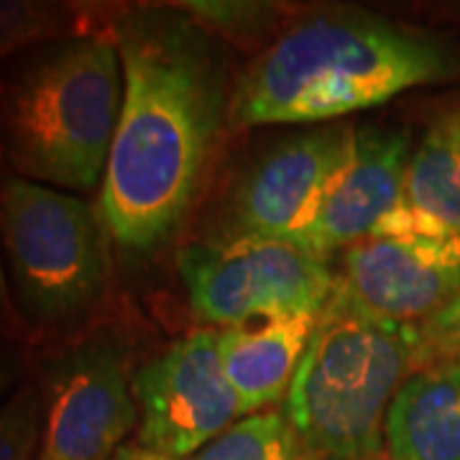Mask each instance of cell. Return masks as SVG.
<instances>
[{
  "mask_svg": "<svg viewBox=\"0 0 460 460\" xmlns=\"http://www.w3.org/2000/svg\"><path fill=\"white\" fill-rule=\"evenodd\" d=\"M44 425L36 460H111L138 425L131 361L111 330H87L39 353Z\"/></svg>",
  "mask_w": 460,
  "mask_h": 460,
  "instance_id": "cell-7",
  "label": "cell"
},
{
  "mask_svg": "<svg viewBox=\"0 0 460 460\" xmlns=\"http://www.w3.org/2000/svg\"><path fill=\"white\" fill-rule=\"evenodd\" d=\"M410 141L399 131L353 128L343 166L332 177L307 235V251L328 259L368 238L404 199Z\"/></svg>",
  "mask_w": 460,
  "mask_h": 460,
  "instance_id": "cell-11",
  "label": "cell"
},
{
  "mask_svg": "<svg viewBox=\"0 0 460 460\" xmlns=\"http://www.w3.org/2000/svg\"><path fill=\"white\" fill-rule=\"evenodd\" d=\"M190 307L208 328L320 314L338 277L328 259L284 241L228 235L177 256Z\"/></svg>",
  "mask_w": 460,
  "mask_h": 460,
  "instance_id": "cell-6",
  "label": "cell"
},
{
  "mask_svg": "<svg viewBox=\"0 0 460 460\" xmlns=\"http://www.w3.org/2000/svg\"><path fill=\"white\" fill-rule=\"evenodd\" d=\"M384 447L396 460H460V366L422 368L402 384Z\"/></svg>",
  "mask_w": 460,
  "mask_h": 460,
  "instance_id": "cell-13",
  "label": "cell"
},
{
  "mask_svg": "<svg viewBox=\"0 0 460 460\" xmlns=\"http://www.w3.org/2000/svg\"><path fill=\"white\" fill-rule=\"evenodd\" d=\"M363 460H396V458H392V456L386 453V447H384L381 453H376V456H368V458H363Z\"/></svg>",
  "mask_w": 460,
  "mask_h": 460,
  "instance_id": "cell-22",
  "label": "cell"
},
{
  "mask_svg": "<svg viewBox=\"0 0 460 460\" xmlns=\"http://www.w3.org/2000/svg\"><path fill=\"white\" fill-rule=\"evenodd\" d=\"M95 13L83 5L39 3V0H0V65L23 51L69 36L100 31Z\"/></svg>",
  "mask_w": 460,
  "mask_h": 460,
  "instance_id": "cell-15",
  "label": "cell"
},
{
  "mask_svg": "<svg viewBox=\"0 0 460 460\" xmlns=\"http://www.w3.org/2000/svg\"><path fill=\"white\" fill-rule=\"evenodd\" d=\"M0 341H11V343L29 341V332L23 328V323L18 320L16 307L11 302L8 281H5V269H3V256H0Z\"/></svg>",
  "mask_w": 460,
  "mask_h": 460,
  "instance_id": "cell-20",
  "label": "cell"
},
{
  "mask_svg": "<svg viewBox=\"0 0 460 460\" xmlns=\"http://www.w3.org/2000/svg\"><path fill=\"white\" fill-rule=\"evenodd\" d=\"M123 105L98 210L113 243L146 253L164 243L198 198L228 113L226 72L208 33L174 11L113 21Z\"/></svg>",
  "mask_w": 460,
  "mask_h": 460,
  "instance_id": "cell-1",
  "label": "cell"
},
{
  "mask_svg": "<svg viewBox=\"0 0 460 460\" xmlns=\"http://www.w3.org/2000/svg\"><path fill=\"white\" fill-rule=\"evenodd\" d=\"M136 443L187 460L243 420L220 363V328H198L133 371Z\"/></svg>",
  "mask_w": 460,
  "mask_h": 460,
  "instance_id": "cell-8",
  "label": "cell"
},
{
  "mask_svg": "<svg viewBox=\"0 0 460 460\" xmlns=\"http://www.w3.org/2000/svg\"><path fill=\"white\" fill-rule=\"evenodd\" d=\"M187 460H320L284 410H263L230 425Z\"/></svg>",
  "mask_w": 460,
  "mask_h": 460,
  "instance_id": "cell-16",
  "label": "cell"
},
{
  "mask_svg": "<svg viewBox=\"0 0 460 460\" xmlns=\"http://www.w3.org/2000/svg\"><path fill=\"white\" fill-rule=\"evenodd\" d=\"M335 277L363 310L420 325L460 295V235L363 238L345 248Z\"/></svg>",
  "mask_w": 460,
  "mask_h": 460,
  "instance_id": "cell-10",
  "label": "cell"
},
{
  "mask_svg": "<svg viewBox=\"0 0 460 460\" xmlns=\"http://www.w3.org/2000/svg\"><path fill=\"white\" fill-rule=\"evenodd\" d=\"M404 198L460 235V111L438 118L414 148Z\"/></svg>",
  "mask_w": 460,
  "mask_h": 460,
  "instance_id": "cell-14",
  "label": "cell"
},
{
  "mask_svg": "<svg viewBox=\"0 0 460 460\" xmlns=\"http://www.w3.org/2000/svg\"><path fill=\"white\" fill-rule=\"evenodd\" d=\"M460 366V295L414 325V371Z\"/></svg>",
  "mask_w": 460,
  "mask_h": 460,
  "instance_id": "cell-18",
  "label": "cell"
},
{
  "mask_svg": "<svg viewBox=\"0 0 460 460\" xmlns=\"http://www.w3.org/2000/svg\"><path fill=\"white\" fill-rule=\"evenodd\" d=\"M314 323L317 314H299L220 330V363L243 417L287 399Z\"/></svg>",
  "mask_w": 460,
  "mask_h": 460,
  "instance_id": "cell-12",
  "label": "cell"
},
{
  "mask_svg": "<svg viewBox=\"0 0 460 460\" xmlns=\"http://www.w3.org/2000/svg\"><path fill=\"white\" fill-rule=\"evenodd\" d=\"M111 460H177V458H169V456H162V453L146 450V447H141L138 443H131V445H123V447H120Z\"/></svg>",
  "mask_w": 460,
  "mask_h": 460,
  "instance_id": "cell-21",
  "label": "cell"
},
{
  "mask_svg": "<svg viewBox=\"0 0 460 460\" xmlns=\"http://www.w3.org/2000/svg\"><path fill=\"white\" fill-rule=\"evenodd\" d=\"M411 374L414 325L368 313L335 287L281 410L320 460H363L384 450L386 414Z\"/></svg>",
  "mask_w": 460,
  "mask_h": 460,
  "instance_id": "cell-4",
  "label": "cell"
},
{
  "mask_svg": "<svg viewBox=\"0 0 460 460\" xmlns=\"http://www.w3.org/2000/svg\"><path fill=\"white\" fill-rule=\"evenodd\" d=\"M98 205L13 172L0 174V256L29 338L87 332L113 281Z\"/></svg>",
  "mask_w": 460,
  "mask_h": 460,
  "instance_id": "cell-5",
  "label": "cell"
},
{
  "mask_svg": "<svg viewBox=\"0 0 460 460\" xmlns=\"http://www.w3.org/2000/svg\"><path fill=\"white\" fill-rule=\"evenodd\" d=\"M44 404L33 376L0 407V460H36L41 447Z\"/></svg>",
  "mask_w": 460,
  "mask_h": 460,
  "instance_id": "cell-17",
  "label": "cell"
},
{
  "mask_svg": "<svg viewBox=\"0 0 460 460\" xmlns=\"http://www.w3.org/2000/svg\"><path fill=\"white\" fill-rule=\"evenodd\" d=\"M350 138L353 128L348 126H320L289 136L259 156L233 198V235L307 246Z\"/></svg>",
  "mask_w": 460,
  "mask_h": 460,
  "instance_id": "cell-9",
  "label": "cell"
},
{
  "mask_svg": "<svg viewBox=\"0 0 460 460\" xmlns=\"http://www.w3.org/2000/svg\"><path fill=\"white\" fill-rule=\"evenodd\" d=\"M453 75L450 51L422 33L381 18L314 16L241 75L230 113L241 126L323 123Z\"/></svg>",
  "mask_w": 460,
  "mask_h": 460,
  "instance_id": "cell-2",
  "label": "cell"
},
{
  "mask_svg": "<svg viewBox=\"0 0 460 460\" xmlns=\"http://www.w3.org/2000/svg\"><path fill=\"white\" fill-rule=\"evenodd\" d=\"M31 361L23 345L0 341V407L29 381Z\"/></svg>",
  "mask_w": 460,
  "mask_h": 460,
  "instance_id": "cell-19",
  "label": "cell"
},
{
  "mask_svg": "<svg viewBox=\"0 0 460 460\" xmlns=\"http://www.w3.org/2000/svg\"><path fill=\"white\" fill-rule=\"evenodd\" d=\"M123 105L113 33L69 36L0 65V159L62 192L102 181Z\"/></svg>",
  "mask_w": 460,
  "mask_h": 460,
  "instance_id": "cell-3",
  "label": "cell"
}]
</instances>
